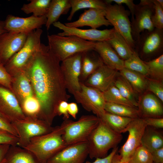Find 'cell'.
Segmentation results:
<instances>
[{"label":"cell","mask_w":163,"mask_h":163,"mask_svg":"<svg viewBox=\"0 0 163 163\" xmlns=\"http://www.w3.org/2000/svg\"><path fill=\"white\" fill-rule=\"evenodd\" d=\"M140 35L136 42V47L140 49L144 55H149L157 52L163 47L162 29L155 28L152 31Z\"/></svg>","instance_id":"cell-20"},{"label":"cell","mask_w":163,"mask_h":163,"mask_svg":"<svg viewBox=\"0 0 163 163\" xmlns=\"http://www.w3.org/2000/svg\"><path fill=\"white\" fill-rule=\"evenodd\" d=\"M119 72L130 84L137 94H142L147 90L148 79L142 75L124 68Z\"/></svg>","instance_id":"cell-26"},{"label":"cell","mask_w":163,"mask_h":163,"mask_svg":"<svg viewBox=\"0 0 163 163\" xmlns=\"http://www.w3.org/2000/svg\"><path fill=\"white\" fill-rule=\"evenodd\" d=\"M113 85L124 98L130 102L135 107H138V99L137 94L124 78L119 74L116 78Z\"/></svg>","instance_id":"cell-30"},{"label":"cell","mask_w":163,"mask_h":163,"mask_svg":"<svg viewBox=\"0 0 163 163\" xmlns=\"http://www.w3.org/2000/svg\"><path fill=\"white\" fill-rule=\"evenodd\" d=\"M157 1L160 5L163 8V0H157Z\"/></svg>","instance_id":"cell-54"},{"label":"cell","mask_w":163,"mask_h":163,"mask_svg":"<svg viewBox=\"0 0 163 163\" xmlns=\"http://www.w3.org/2000/svg\"><path fill=\"white\" fill-rule=\"evenodd\" d=\"M122 139L121 133L113 130L99 118L98 124L87 141L88 155L91 159L105 157L108 151L117 147Z\"/></svg>","instance_id":"cell-3"},{"label":"cell","mask_w":163,"mask_h":163,"mask_svg":"<svg viewBox=\"0 0 163 163\" xmlns=\"http://www.w3.org/2000/svg\"><path fill=\"white\" fill-rule=\"evenodd\" d=\"M137 108L140 117H163L162 104L159 100L152 94H145L138 99Z\"/></svg>","instance_id":"cell-21"},{"label":"cell","mask_w":163,"mask_h":163,"mask_svg":"<svg viewBox=\"0 0 163 163\" xmlns=\"http://www.w3.org/2000/svg\"><path fill=\"white\" fill-rule=\"evenodd\" d=\"M154 5V12L152 18L155 28L162 30L163 28V8L157 1L152 0Z\"/></svg>","instance_id":"cell-40"},{"label":"cell","mask_w":163,"mask_h":163,"mask_svg":"<svg viewBox=\"0 0 163 163\" xmlns=\"http://www.w3.org/2000/svg\"><path fill=\"white\" fill-rule=\"evenodd\" d=\"M112 163H128L122 162L120 159V157L119 154L116 153L113 157Z\"/></svg>","instance_id":"cell-52"},{"label":"cell","mask_w":163,"mask_h":163,"mask_svg":"<svg viewBox=\"0 0 163 163\" xmlns=\"http://www.w3.org/2000/svg\"><path fill=\"white\" fill-rule=\"evenodd\" d=\"M60 61L49 46L41 43L31 64L26 71L40 106V119L52 125L58 115L59 103L67 101V93Z\"/></svg>","instance_id":"cell-1"},{"label":"cell","mask_w":163,"mask_h":163,"mask_svg":"<svg viewBox=\"0 0 163 163\" xmlns=\"http://www.w3.org/2000/svg\"><path fill=\"white\" fill-rule=\"evenodd\" d=\"M154 12L152 0H141L136 5L134 20L131 23L132 35L136 42L139 40L141 33L145 31H151L155 29L152 20Z\"/></svg>","instance_id":"cell-11"},{"label":"cell","mask_w":163,"mask_h":163,"mask_svg":"<svg viewBox=\"0 0 163 163\" xmlns=\"http://www.w3.org/2000/svg\"><path fill=\"white\" fill-rule=\"evenodd\" d=\"M104 64L101 59L94 50L82 52L80 82L84 83L91 74Z\"/></svg>","instance_id":"cell-23"},{"label":"cell","mask_w":163,"mask_h":163,"mask_svg":"<svg viewBox=\"0 0 163 163\" xmlns=\"http://www.w3.org/2000/svg\"><path fill=\"white\" fill-rule=\"evenodd\" d=\"M153 163H155L153 162Z\"/></svg>","instance_id":"cell-58"},{"label":"cell","mask_w":163,"mask_h":163,"mask_svg":"<svg viewBox=\"0 0 163 163\" xmlns=\"http://www.w3.org/2000/svg\"><path fill=\"white\" fill-rule=\"evenodd\" d=\"M11 123L18 136L17 145L23 148L28 144L31 139L49 133L55 127L45 121L28 117Z\"/></svg>","instance_id":"cell-7"},{"label":"cell","mask_w":163,"mask_h":163,"mask_svg":"<svg viewBox=\"0 0 163 163\" xmlns=\"http://www.w3.org/2000/svg\"><path fill=\"white\" fill-rule=\"evenodd\" d=\"M46 16L36 17L32 15L22 18L9 14L4 21L5 28L8 32L29 33L46 25Z\"/></svg>","instance_id":"cell-14"},{"label":"cell","mask_w":163,"mask_h":163,"mask_svg":"<svg viewBox=\"0 0 163 163\" xmlns=\"http://www.w3.org/2000/svg\"><path fill=\"white\" fill-rule=\"evenodd\" d=\"M15 84V90L21 98V102L26 98L33 96L31 86L25 72H20Z\"/></svg>","instance_id":"cell-34"},{"label":"cell","mask_w":163,"mask_h":163,"mask_svg":"<svg viewBox=\"0 0 163 163\" xmlns=\"http://www.w3.org/2000/svg\"><path fill=\"white\" fill-rule=\"evenodd\" d=\"M105 111L120 116L134 119L140 117L138 108L126 105L106 102Z\"/></svg>","instance_id":"cell-29"},{"label":"cell","mask_w":163,"mask_h":163,"mask_svg":"<svg viewBox=\"0 0 163 163\" xmlns=\"http://www.w3.org/2000/svg\"><path fill=\"white\" fill-rule=\"evenodd\" d=\"M80 90L73 94L76 102L86 110L91 111L98 118L101 117L106 112L103 92L83 83L80 82Z\"/></svg>","instance_id":"cell-10"},{"label":"cell","mask_w":163,"mask_h":163,"mask_svg":"<svg viewBox=\"0 0 163 163\" xmlns=\"http://www.w3.org/2000/svg\"><path fill=\"white\" fill-rule=\"evenodd\" d=\"M0 113L11 123L26 117L15 95L9 89L0 85Z\"/></svg>","instance_id":"cell-17"},{"label":"cell","mask_w":163,"mask_h":163,"mask_svg":"<svg viewBox=\"0 0 163 163\" xmlns=\"http://www.w3.org/2000/svg\"><path fill=\"white\" fill-rule=\"evenodd\" d=\"M71 8L69 0H52L46 16V27L47 30L53 23L57 21L60 16L68 13Z\"/></svg>","instance_id":"cell-24"},{"label":"cell","mask_w":163,"mask_h":163,"mask_svg":"<svg viewBox=\"0 0 163 163\" xmlns=\"http://www.w3.org/2000/svg\"><path fill=\"white\" fill-rule=\"evenodd\" d=\"M0 63H2L0 61Z\"/></svg>","instance_id":"cell-57"},{"label":"cell","mask_w":163,"mask_h":163,"mask_svg":"<svg viewBox=\"0 0 163 163\" xmlns=\"http://www.w3.org/2000/svg\"><path fill=\"white\" fill-rule=\"evenodd\" d=\"M118 71L104 64L91 74L83 83L104 92L113 84Z\"/></svg>","instance_id":"cell-18"},{"label":"cell","mask_w":163,"mask_h":163,"mask_svg":"<svg viewBox=\"0 0 163 163\" xmlns=\"http://www.w3.org/2000/svg\"><path fill=\"white\" fill-rule=\"evenodd\" d=\"M147 125L144 119L138 117L132 119L122 133L128 132V138L119 152L122 162L128 163L136 149L141 144V140Z\"/></svg>","instance_id":"cell-9"},{"label":"cell","mask_w":163,"mask_h":163,"mask_svg":"<svg viewBox=\"0 0 163 163\" xmlns=\"http://www.w3.org/2000/svg\"><path fill=\"white\" fill-rule=\"evenodd\" d=\"M99 118L103 120L113 130L120 133L133 119L107 112Z\"/></svg>","instance_id":"cell-33"},{"label":"cell","mask_w":163,"mask_h":163,"mask_svg":"<svg viewBox=\"0 0 163 163\" xmlns=\"http://www.w3.org/2000/svg\"><path fill=\"white\" fill-rule=\"evenodd\" d=\"M94 50L98 54L104 65L118 71L124 68V61L107 42H94Z\"/></svg>","instance_id":"cell-22"},{"label":"cell","mask_w":163,"mask_h":163,"mask_svg":"<svg viewBox=\"0 0 163 163\" xmlns=\"http://www.w3.org/2000/svg\"><path fill=\"white\" fill-rule=\"evenodd\" d=\"M118 150L117 146L113 149L111 152L107 156L101 158H97L93 162L87 161L85 163H112V160L114 155Z\"/></svg>","instance_id":"cell-48"},{"label":"cell","mask_w":163,"mask_h":163,"mask_svg":"<svg viewBox=\"0 0 163 163\" xmlns=\"http://www.w3.org/2000/svg\"><path fill=\"white\" fill-rule=\"evenodd\" d=\"M12 82L10 75L6 70L4 65L0 63V85L12 91Z\"/></svg>","instance_id":"cell-42"},{"label":"cell","mask_w":163,"mask_h":163,"mask_svg":"<svg viewBox=\"0 0 163 163\" xmlns=\"http://www.w3.org/2000/svg\"><path fill=\"white\" fill-rule=\"evenodd\" d=\"M67 120H64L60 125L55 126L52 132L31 139L24 148L31 152L39 163H46L50 158L67 146L62 136Z\"/></svg>","instance_id":"cell-2"},{"label":"cell","mask_w":163,"mask_h":163,"mask_svg":"<svg viewBox=\"0 0 163 163\" xmlns=\"http://www.w3.org/2000/svg\"><path fill=\"white\" fill-rule=\"evenodd\" d=\"M53 24L54 27L63 30L62 32L57 34L60 36H74L84 40L92 42L107 41L110 38L114 30L113 28L99 30L92 28L82 29L69 27L59 21L54 23Z\"/></svg>","instance_id":"cell-13"},{"label":"cell","mask_w":163,"mask_h":163,"mask_svg":"<svg viewBox=\"0 0 163 163\" xmlns=\"http://www.w3.org/2000/svg\"><path fill=\"white\" fill-rule=\"evenodd\" d=\"M105 11L106 18L134 50L136 42L132 34L131 23L129 18L130 11L126 10L122 5L111 4H107Z\"/></svg>","instance_id":"cell-8"},{"label":"cell","mask_w":163,"mask_h":163,"mask_svg":"<svg viewBox=\"0 0 163 163\" xmlns=\"http://www.w3.org/2000/svg\"><path fill=\"white\" fill-rule=\"evenodd\" d=\"M69 1L71 10L67 18L69 21L72 20L75 13L79 10L94 8L105 10L107 5L104 1L100 0H69Z\"/></svg>","instance_id":"cell-31"},{"label":"cell","mask_w":163,"mask_h":163,"mask_svg":"<svg viewBox=\"0 0 163 163\" xmlns=\"http://www.w3.org/2000/svg\"><path fill=\"white\" fill-rule=\"evenodd\" d=\"M68 104L67 101H62L59 103L57 107V115L59 116L63 115L64 120L69 119V117L68 112Z\"/></svg>","instance_id":"cell-47"},{"label":"cell","mask_w":163,"mask_h":163,"mask_svg":"<svg viewBox=\"0 0 163 163\" xmlns=\"http://www.w3.org/2000/svg\"><path fill=\"white\" fill-rule=\"evenodd\" d=\"M151 153L152 156L153 162L163 163V147Z\"/></svg>","instance_id":"cell-49"},{"label":"cell","mask_w":163,"mask_h":163,"mask_svg":"<svg viewBox=\"0 0 163 163\" xmlns=\"http://www.w3.org/2000/svg\"><path fill=\"white\" fill-rule=\"evenodd\" d=\"M21 107L26 117L40 119L41 108L40 104L33 96L28 97L21 103Z\"/></svg>","instance_id":"cell-36"},{"label":"cell","mask_w":163,"mask_h":163,"mask_svg":"<svg viewBox=\"0 0 163 163\" xmlns=\"http://www.w3.org/2000/svg\"><path fill=\"white\" fill-rule=\"evenodd\" d=\"M149 71V76L154 79L162 81L163 78V55L148 62L145 61Z\"/></svg>","instance_id":"cell-38"},{"label":"cell","mask_w":163,"mask_h":163,"mask_svg":"<svg viewBox=\"0 0 163 163\" xmlns=\"http://www.w3.org/2000/svg\"><path fill=\"white\" fill-rule=\"evenodd\" d=\"M11 145L8 144L0 145V163H3Z\"/></svg>","instance_id":"cell-51"},{"label":"cell","mask_w":163,"mask_h":163,"mask_svg":"<svg viewBox=\"0 0 163 163\" xmlns=\"http://www.w3.org/2000/svg\"><path fill=\"white\" fill-rule=\"evenodd\" d=\"M18 138L8 132L0 129V145H17Z\"/></svg>","instance_id":"cell-43"},{"label":"cell","mask_w":163,"mask_h":163,"mask_svg":"<svg viewBox=\"0 0 163 163\" xmlns=\"http://www.w3.org/2000/svg\"><path fill=\"white\" fill-rule=\"evenodd\" d=\"M48 46L60 61L76 53L94 50V42L84 40L74 36L48 35Z\"/></svg>","instance_id":"cell-5"},{"label":"cell","mask_w":163,"mask_h":163,"mask_svg":"<svg viewBox=\"0 0 163 163\" xmlns=\"http://www.w3.org/2000/svg\"><path fill=\"white\" fill-rule=\"evenodd\" d=\"M106 42L124 61L129 58L135 51L123 37L115 30L110 38Z\"/></svg>","instance_id":"cell-28"},{"label":"cell","mask_w":163,"mask_h":163,"mask_svg":"<svg viewBox=\"0 0 163 163\" xmlns=\"http://www.w3.org/2000/svg\"><path fill=\"white\" fill-rule=\"evenodd\" d=\"M82 54L79 53L70 56L62 61L60 65L67 90L73 95L81 89Z\"/></svg>","instance_id":"cell-12"},{"label":"cell","mask_w":163,"mask_h":163,"mask_svg":"<svg viewBox=\"0 0 163 163\" xmlns=\"http://www.w3.org/2000/svg\"><path fill=\"white\" fill-rule=\"evenodd\" d=\"M0 129L6 131L18 137L17 133L11 123L4 117L0 116Z\"/></svg>","instance_id":"cell-45"},{"label":"cell","mask_w":163,"mask_h":163,"mask_svg":"<svg viewBox=\"0 0 163 163\" xmlns=\"http://www.w3.org/2000/svg\"><path fill=\"white\" fill-rule=\"evenodd\" d=\"M5 161L6 163H39L31 152L18 145H11Z\"/></svg>","instance_id":"cell-27"},{"label":"cell","mask_w":163,"mask_h":163,"mask_svg":"<svg viewBox=\"0 0 163 163\" xmlns=\"http://www.w3.org/2000/svg\"><path fill=\"white\" fill-rule=\"evenodd\" d=\"M147 126L158 129L163 128V118H143Z\"/></svg>","instance_id":"cell-46"},{"label":"cell","mask_w":163,"mask_h":163,"mask_svg":"<svg viewBox=\"0 0 163 163\" xmlns=\"http://www.w3.org/2000/svg\"><path fill=\"white\" fill-rule=\"evenodd\" d=\"M7 32L5 28L4 21L0 20V35Z\"/></svg>","instance_id":"cell-53"},{"label":"cell","mask_w":163,"mask_h":163,"mask_svg":"<svg viewBox=\"0 0 163 163\" xmlns=\"http://www.w3.org/2000/svg\"><path fill=\"white\" fill-rule=\"evenodd\" d=\"M99 121L96 116L83 115L76 121L68 119L62 138L66 145L87 141Z\"/></svg>","instance_id":"cell-6"},{"label":"cell","mask_w":163,"mask_h":163,"mask_svg":"<svg viewBox=\"0 0 163 163\" xmlns=\"http://www.w3.org/2000/svg\"><path fill=\"white\" fill-rule=\"evenodd\" d=\"M0 116H2V115L0 113Z\"/></svg>","instance_id":"cell-56"},{"label":"cell","mask_w":163,"mask_h":163,"mask_svg":"<svg viewBox=\"0 0 163 163\" xmlns=\"http://www.w3.org/2000/svg\"><path fill=\"white\" fill-rule=\"evenodd\" d=\"M103 93L106 102L122 104L136 107L121 95L118 89L113 84Z\"/></svg>","instance_id":"cell-37"},{"label":"cell","mask_w":163,"mask_h":163,"mask_svg":"<svg viewBox=\"0 0 163 163\" xmlns=\"http://www.w3.org/2000/svg\"><path fill=\"white\" fill-rule=\"evenodd\" d=\"M105 10L94 8L85 10L78 19L74 21L64 24L69 27L78 28L85 26L97 29L102 26H108L111 24L105 17Z\"/></svg>","instance_id":"cell-19"},{"label":"cell","mask_w":163,"mask_h":163,"mask_svg":"<svg viewBox=\"0 0 163 163\" xmlns=\"http://www.w3.org/2000/svg\"><path fill=\"white\" fill-rule=\"evenodd\" d=\"M124 66L125 68L138 72L145 77L149 76L147 65L135 51L129 58L124 61Z\"/></svg>","instance_id":"cell-35"},{"label":"cell","mask_w":163,"mask_h":163,"mask_svg":"<svg viewBox=\"0 0 163 163\" xmlns=\"http://www.w3.org/2000/svg\"><path fill=\"white\" fill-rule=\"evenodd\" d=\"M107 4H111L112 2H114L117 5H122L125 4L128 8L132 15V22L134 20V15L136 5L134 3L132 0H104Z\"/></svg>","instance_id":"cell-44"},{"label":"cell","mask_w":163,"mask_h":163,"mask_svg":"<svg viewBox=\"0 0 163 163\" xmlns=\"http://www.w3.org/2000/svg\"><path fill=\"white\" fill-rule=\"evenodd\" d=\"M88 155L87 141L67 145L46 163H83Z\"/></svg>","instance_id":"cell-16"},{"label":"cell","mask_w":163,"mask_h":163,"mask_svg":"<svg viewBox=\"0 0 163 163\" xmlns=\"http://www.w3.org/2000/svg\"><path fill=\"white\" fill-rule=\"evenodd\" d=\"M42 33L39 28L28 34L23 47L4 65L9 74L25 72L29 67L40 47Z\"/></svg>","instance_id":"cell-4"},{"label":"cell","mask_w":163,"mask_h":163,"mask_svg":"<svg viewBox=\"0 0 163 163\" xmlns=\"http://www.w3.org/2000/svg\"><path fill=\"white\" fill-rule=\"evenodd\" d=\"M78 112V108L77 104L75 102L68 103V112L69 115L73 118L76 119Z\"/></svg>","instance_id":"cell-50"},{"label":"cell","mask_w":163,"mask_h":163,"mask_svg":"<svg viewBox=\"0 0 163 163\" xmlns=\"http://www.w3.org/2000/svg\"><path fill=\"white\" fill-rule=\"evenodd\" d=\"M141 144L151 152L163 147V132L159 129L147 126L142 138Z\"/></svg>","instance_id":"cell-25"},{"label":"cell","mask_w":163,"mask_h":163,"mask_svg":"<svg viewBox=\"0 0 163 163\" xmlns=\"http://www.w3.org/2000/svg\"><path fill=\"white\" fill-rule=\"evenodd\" d=\"M50 0H31L28 4H24L21 10L26 14L33 13L36 17L46 16Z\"/></svg>","instance_id":"cell-32"},{"label":"cell","mask_w":163,"mask_h":163,"mask_svg":"<svg viewBox=\"0 0 163 163\" xmlns=\"http://www.w3.org/2000/svg\"><path fill=\"white\" fill-rule=\"evenodd\" d=\"M3 163H6V161H5V160H4V162H3Z\"/></svg>","instance_id":"cell-55"},{"label":"cell","mask_w":163,"mask_h":163,"mask_svg":"<svg viewBox=\"0 0 163 163\" xmlns=\"http://www.w3.org/2000/svg\"><path fill=\"white\" fill-rule=\"evenodd\" d=\"M163 102V84L162 81L154 79H148L147 89Z\"/></svg>","instance_id":"cell-41"},{"label":"cell","mask_w":163,"mask_h":163,"mask_svg":"<svg viewBox=\"0 0 163 163\" xmlns=\"http://www.w3.org/2000/svg\"><path fill=\"white\" fill-rule=\"evenodd\" d=\"M151 152L141 145L136 150L128 163H153Z\"/></svg>","instance_id":"cell-39"},{"label":"cell","mask_w":163,"mask_h":163,"mask_svg":"<svg viewBox=\"0 0 163 163\" xmlns=\"http://www.w3.org/2000/svg\"><path fill=\"white\" fill-rule=\"evenodd\" d=\"M29 33L7 32L0 35V59L2 63L4 65L23 47Z\"/></svg>","instance_id":"cell-15"}]
</instances>
